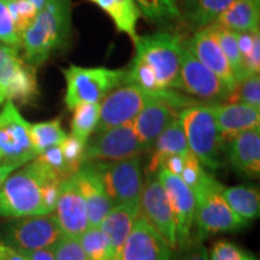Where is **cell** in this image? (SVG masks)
Instances as JSON below:
<instances>
[{"label":"cell","mask_w":260,"mask_h":260,"mask_svg":"<svg viewBox=\"0 0 260 260\" xmlns=\"http://www.w3.org/2000/svg\"><path fill=\"white\" fill-rule=\"evenodd\" d=\"M6 178L0 188V217L23 218L48 214L42 203V188L50 181H63L38 158Z\"/></svg>","instance_id":"1"},{"label":"cell","mask_w":260,"mask_h":260,"mask_svg":"<svg viewBox=\"0 0 260 260\" xmlns=\"http://www.w3.org/2000/svg\"><path fill=\"white\" fill-rule=\"evenodd\" d=\"M71 31L70 0H48L21 35L24 61L37 68L65 45Z\"/></svg>","instance_id":"2"},{"label":"cell","mask_w":260,"mask_h":260,"mask_svg":"<svg viewBox=\"0 0 260 260\" xmlns=\"http://www.w3.org/2000/svg\"><path fill=\"white\" fill-rule=\"evenodd\" d=\"M153 103L171 104L181 111L199 104L174 89L148 90L135 84L124 83L111 90L100 103V117L95 133L133 122L145 107Z\"/></svg>","instance_id":"3"},{"label":"cell","mask_w":260,"mask_h":260,"mask_svg":"<svg viewBox=\"0 0 260 260\" xmlns=\"http://www.w3.org/2000/svg\"><path fill=\"white\" fill-rule=\"evenodd\" d=\"M188 147L200 164L209 170L216 171L224 165V139L214 118L212 106L195 104L180 112Z\"/></svg>","instance_id":"4"},{"label":"cell","mask_w":260,"mask_h":260,"mask_svg":"<svg viewBox=\"0 0 260 260\" xmlns=\"http://www.w3.org/2000/svg\"><path fill=\"white\" fill-rule=\"evenodd\" d=\"M134 46L135 58L152 68L159 88L180 89L181 53L183 48V40L180 34L157 31L139 37Z\"/></svg>","instance_id":"5"},{"label":"cell","mask_w":260,"mask_h":260,"mask_svg":"<svg viewBox=\"0 0 260 260\" xmlns=\"http://www.w3.org/2000/svg\"><path fill=\"white\" fill-rule=\"evenodd\" d=\"M223 184L209 174L194 193V224L200 241L217 233H233L242 229L246 222L237 217L222 195Z\"/></svg>","instance_id":"6"},{"label":"cell","mask_w":260,"mask_h":260,"mask_svg":"<svg viewBox=\"0 0 260 260\" xmlns=\"http://www.w3.org/2000/svg\"><path fill=\"white\" fill-rule=\"evenodd\" d=\"M67 90L64 103L69 110L81 104L102 103L111 90L124 83L125 69L107 68H83L69 65L63 70Z\"/></svg>","instance_id":"7"},{"label":"cell","mask_w":260,"mask_h":260,"mask_svg":"<svg viewBox=\"0 0 260 260\" xmlns=\"http://www.w3.org/2000/svg\"><path fill=\"white\" fill-rule=\"evenodd\" d=\"M64 234L54 214L11 218L0 225V243L30 252L53 248Z\"/></svg>","instance_id":"8"},{"label":"cell","mask_w":260,"mask_h":260,"mask_svg":"<svg viewBox=\"0 0 260 260\" xmlns=\"http://www.w3.org/2000/svg\"><path fill=\"white\" fill-rule=\"evenodd\" d=\"M38 157L30 139V123L11 100L0 111V161L23 167Z\"/></svg>","instance_id":"9"},{"label":"cell","mask_w":260,"mask_h":260,"mask_svg":"<svg viewBox=\"0 0 260 260\" xmlns=\"http://www.w3.org/2000/svg\"><path fill=\"white\" fill-rule=\"evenodd\" d=\"M93 162L113 206L128 205L140 210V198L144 188L140 159Z\"/></svg>","instance_id":"10"},{"label":"cell","mask_w":260,"mask_h":260,"mask_svg":"<svg viewBox=\"0 0 260 260\" xmlns=\"http://www.w3.org/2000/svg\"><path fill=\"white\" fill-rule=\"evenodd\" d=\"M0 87L6 100L19 105L34 104L39 96L35 68L18 56V50L0 42Z\"/></svg>","instance_id":"11"},{"label":"cell","mask_w":260,"mask_h":260,"mask_svg":"<svg viewBox=\"0 0 260 260\" xmlns=\"http://www.w3.org/2000/svg\"><path fill=\"white\" fill-rule=\"evenodd\" d=\"M146 152L136 135L133 122L98 132L84 147L86 161H116L139 158Z\"/></svg>","instance_id":"12"},{"label":"cell","mask_w":260,"mask_h":260,"mask_svg":"<svg viewBox=\"0 0 260 260\" xmlns=\"http://www.w3.org/2000/svg\"><path fill=\"white\" fill-rule=\"evenodd\" d=\"M180 89L212 104L225 102L230 94L226 84L184 46L181 53Z\"/></svg>","instance_id":"13"},{"label":"cell","mask_w":260,"mask_h":260,"mask_svg":"<svg viewBox=\"0 0 260 260\" xmlns=\"http://www.w3.org/2000/svg\"><path fill=\"white\" fill-rule=\"evenodd\" d=\"M140 214L147 219L155 232L168 243L171 251L177 248L176 226L167 193L158 176L146 178L140 198Z\"/></svg>","instance_id":"14"},{"label":"cell","mask_w":260,"mask_h":260,"mask_svg":"<svg viewBox=\"0 0 260 260\" xmlns=\"http://www.w3.org/2000/svg\"><path fill=\"white\" fill-rule=\"evenodd\" d=\"M157 176L167 193L176 226L177 247H181L186 245L191 237L195 214L194 194L180 176H175L165 169H160Z\"/></svg>","instance_id":"15"},{"label":"cell","mask_w":260,"mask_h":260,"mask_svg":"<svg viewBox=\"0 0 260 260\" xmlns=\"http://www.w3.org/2000/svg\"><path fill=\"white\" fill-rule=\"evenodd\" d=\"M171 248L142 214L133 224L119 260H170Z\"/></svg>","instance_id":"16"},{"label":"cell","mask_w":260,"mask_h":260,"mask_svg":"<svg viewBox=\"0 0 260 260\" xmlns=\"http://www.w3.org/2000/svg\"><path fill=\"white\" fill-rule=\"evenodd\" d=\"M56 218L65 236L79 237L89 228L86 203L74 175L61 181L56 205Z\"/></svg>","instance_id":"17"},{"label":"cell","mask_w":260,"mask_h":260,"mask_svg":"<svg viewBox=\"0 0 260 260\" xmlns=\"http://www.w3.org/2000/svg\"><path fill=\"white\" fill-rule=\"evenodd\" d=\"M183 46L201 64L212 71L214 75H217L226 84L230 93L233 92L237 84L236 79L225 54L223 53L218 41L214 37L212 29L207 27L194 31L189 40L183 42Z\"/></svg>","instance_id":"18"},{"label":"cell","mask_w":260,"mask_h":260,"mask_svg":"<svg viewBox=\"0 0 260 260\" xmlns=\"http://www.w3.org/2000/svg\"><path fill=\"white\" fill-rule=\"evenodd\" d=\"M79 189L86 203L89 226H100L104 217L113 207L93 161H84L74 174Z\"/></svg>","instance_id":"19"},{"label":"cell","mask_w":260,"mask_h":260,"mask_svg":"<svg viewBox=\"0 0 260 260\" xmlns=\"http://www.w3.org/2000/svg\"><path fill=\"white\" fill-rule=\"evenodd\" d=\"M226 160L237 174L247 178L260 175V128L246 130L228 139Z\"/></svg>","instance_id":"20"},{"label":"cell","mask_w":260,"mask_h":260,"mask_svg":"<svg viewBox=\"0 0 260 260\" xmlns=\"http://www.w3.org/2000/svg\"><path fill=\"white\" fill-rule=\"evenodd\" d=\"M220 135L226 139L255 128H260V109L241 103L211 104Z\"/></svg>","instance_id":"21"},{"label":"cell","mask_w":260,"mask_h":260,"mask_svg":"<svg viewBox=\"0 0 260 260\" xmlns=\"http://www.w3.org/2000/svg\"><path fill=\"white\" fill-rule=\"evenodd\" d=\"M181 110L168 103H153L145 107L133 121L136 135L146 151H151L158 136L178 118Z\"/></svg>","instance_id":"22"},{"label":"cell","mask_w":260,"mask_h":260,"mask_svg":"<svg viewBox=\"0 0 260 260\" xmlns=\"http://www.w3.org/2000/svg\"><path fill=\"white\" fill-rule=\"evenodd\" d=\"M140 210L128 205H115L104 217L100 230L105 236L112 260H119L121 252Z\"/></svg>","instance_id":"23"},{"label":"cell","mask_w":260,"mask_h":260,"mask_svg":"<svg viewBox=\"0 0 260 260\" xmlns=\"http://www.w3.org/2000/svg\"><path fill=\"white\" fill-rule=\"evenodd\" d=\"M151 149L153 152H152L151 159H149L147 168H146L147 177L157 176L158 171L162 167V162L170 155H182V157H184V155L190 153L180 118L175 119L158 136Z\"/></svg>","instance_id":"24"},{"label":"cell","mask_w":260,"mask_h":260,"mask_svg":"<svg viewBox=\"0 0 260 260\" xmlns=\"http://www.w3.org/2000/svg\"><path fill=\"white\" fill-rule=\"evenodd\" d=\"M234 0H182L178 6L181 21L197 31L210 27L229 8Z\"/></svg>","instance_id":"25"},{"label":"cell","mask_w":260,"mask_h":260,"mask_svg":"<svg viewBox=\"0 0 260 260\" xmlns=\"http://www.w3.org/2000/svg\"><path fill=\"white\" fill-rule=\"evenodd\" d=\"M260 0H234L213 24L233 31H258Z\"/></svg>","instance_id":"26"},{"label":"cell","mask_w":260,"mask_h":260,"mask_svg":"<svg viewBox=\"0 0 260 260\" xmlns=\"http://www.w3.org/2000/svg\"><path fill=\"white\" fill-rule=\"evenodd\" d=\"M99 6L104 12L109 15L115 23V27L119 32H124L136 42L139 39L138 35V22L141 17L138 4L135 0H87Z\"/></svg>","instance_id":"27"},{"label":"cell","mask_w":260,"mask_h":260,"mask_svg":"<svg viewBox=\"0 0 260 260\" xmlns=\"http://www.w3.org/2000/svg\"><path fill=\"white\" fill-rule=\"evenodd\" d=\"M222 195L230 209L243 222L248 223L260 214V194L255 187H223Z\"/></svg>","instance_id":"28"},{"label":"cell","mask_w":260,"mask_h":260,"mask_svg":"<svg viewBox=\"0 0 260 260\" xmlns=\"http://www.w3.org/2000/svg\"><path fill=\"white\" fill-rule=\"evenodd\" d=\"M67 136L68 134L65 130L61 128L60 118L35 123V124L30 123L31 144L38 155L48 148L59 146L67 139Z\"/></svg>","instance_id":"29"},{"label":"cell","mask_w":260,"mask_h":260,"mask_svg":"<svg viewBox=\"0 0 260 260\" xmlns=\"http://www.w3.org/2000/svg\"><path fill=\"white\" fill-rule=\"evenodd\" d=\"M71 136L87 144L90 135L95 132L100 117V103L81 104L73 110Z\"/></svg>","instance_id":"30"},{"label":"cell","mask_w":260,"mask_h":260,"mask_svg":"<svg viewBox=\"0 0 260 260\" xmlns=\"http://www.w3.org/2000/svg\"><path fill=\"white\" fill-rule=\"evenodd\" d=\"M210 28L212 29L214 37L218 41L220 48H222L223 53L225 54L228 61H229L230 67L235 76L236 82L239 83L246 77L245 68H243V59L241 53H240L239 46H237V39L236 31L229 30L219 25L211 24Z\"/></svg>","instance_id":"31"},{"label":"cell","mask_w":260,"mask_h":260,"mask_svg":"<svg viewBox=\"0 0 260 260\" xmlns=\"http://www.w3.org/2000/svg\"><path fill=\"white\" fill-rule=\"evenodd\" d=\"M141 15L152 23H169L181 21L177 0H135Z\"/></svg>","instance_id":"32"},{"label":"cell","mask_w":260,"mask_h":260,"mask_svg":"<svg viewBox=\"0 0 260 260\" xmlns=\"http://www.w3.org/2000/svg\"><path fill=\"white\" fill-rule=\"evenodd\" d=\"M79 241L89 260H112L106 239L99 226H89L79 237Z\"/></svg>","instance_id":"33"},{"label":"cell","mask_w":260,"mask_h":260,"mask_svg":"<svg viewBox=\"0 0 260 260\" xmlns=\"http://www.w3.org/2000/svg\"><path fill=\"white\" fill-rule=\"evenodd\" d=\"M226 103H241L260 109V76L259 74L249 75L236 84L229 94Z\"/></svg>","instance_id":"34"},{"label":"cell","mask_w":260,"mask_h":260,"mask_svg":"<svg viewBox=\"0 0 260 260\" xmlns=\"http://www.w3.org/2000/svg\"><path fill=\"white\" fill-rule=\"evenodd\" d=\"M124 83L135 84V86L148 90H162L159 88L157 77H155L152 68H149L145 61L135 57L130 63L129 69L126 70Z\"/></svg>","instance_id":"35"},{"label":"cell","mask_w":260,"mask_h":260,"mask_svg":"<svg viewBox=\"0 0 260 260\" xmlns=\"http://www.w3.org/2000/svg\"><path fill=\"white\" fill-rule=\"evenodd\" d=\"M6 4H8L10 15L15 22L16 29L21 37L22 32L35 18L38 10L29 0H6Z\"/></svg>","instance_id":"36"},{"label":"cell","mask_w":260,"mask_h":260,"mask_svg":"<svg viewBox=\"0 0 260 260\" xmlns=\"http://www.w3.org/2000/svg\"><path fill=\"white\" fill-rule=\"evenodd\" d=\"M183 159L184 165L180 177L194 194L201 187V184L204 183L205 178L207 177L209 174L205 171V168L200 164V161L198 160V158L191 152L184 155Z\"/></svg>","instance_id":"37"},{"label":"cell","mask_w":260,"mask_h":260,"mask_svg":"<svg viewBox=\"0 0 260 260\" xmlns=\"http://www.w3.org/2000/svg\"><path fill=\"white\" fill-rule=\"evenodd\" d=\"M59 146L71 174H76L77 170L86 161L84 160V147H86V144L79 141L74 136L68 135L67 139Z\"/></svg>","instance_id":"38"},{"label":"cell","mask_w":260,"mask_h":260,"mask_svg":"<svg viewBox=\"0 0 260 260\" xmlns=\"http://www.w3.org/2000/svg\"><path fill=\"white\" fill-rule=\"evenodd\" d=\"M52 249L56 260H89L76 237L63 235Z\"/></svg>","instance_id":"39"},{"label":"cell","mask_w":260,"mask_h":260,"mask_svg":"<svg viewBox=\"0 0 260 260\" xmlns=\"http://www.w3.org/2000/svg\"><path fill=\"white\" fill-rule=\"evenodd\" d=\"M37 158L42 162H45L52 171L56 172L63 181L73 176L67 161H65L64 155L61 153L60 146H54V147L46 149V151L39 154Z\"/></svg>","instance_id":"40"},{"label":"cell","mask_w":260,"mask_h":260,"mask_svg":"<svg viewBox=\"0 0 260 260\" xmlns=\"http://www.w3.org/2000/svg\"><path fill=\"white\" fill-rule=\"evenodd\" d=\"M170 260H210V256L203 241L191 235L186 245L172 251Z\"/></svg>","instance_id":"41"},{"label":"cell","mask_w":260,"mask_h":260,"mask_svg":"<svg viewBox=\"0 0 260 260\" xmlns=\"http://www.w3.org/2000/svg\"><path fill=\"white\" fill-rule=\"evenodd\" d=\"M243 256L245 253L226 240H220L214 243L210 253V260H242Z\"/></svg>","instance_id":"42"},{"label":"cell","mask_w":260,"mask_h":260,"mask_svg":"<svg viewBox=\"0 0 260 260\" xmlns=\"http://www.w3.org/2000/svg\"><path fill=\"white\" fill-rule=\"evenodd\" d=\"M243 68H245L246 77L253 74H259L260 70V35H255L254 44L248 56L243 59Z\"/></svg>","instance_id":"43"},{"label":"cell","mask_w":260,"mask_h":260,"mask_svg":"<svg viewBox=\"0 0 260 260\" xmlns=\"http://www.w3.org/2000/svg\"><path fill=\"white\" fill-rule=\"evenodd\" d=\"M183 158L184 157H182V155H170L162 162L161 169H165V170H168L170 174L175 175V176H181L184 165Z\"/></svg>","instance_id":"44"},{"label":"cell","mask_w":260,"mask_h":260,"mask_svg":"<svg viewBox=\"0 0 260 260\" xmlns=\"http://www.w3.org/2000/svg\"><path fill=\"white\" fill-rule=\"evenodd\" d=\"M0 260H29V258L23 252L0 243Z\"/></svg>","instance_id":"45"},{"label":"cell","mask_w":260,"mask_h":260,"mask_svg":"<svg viewBox=\"0 0 260 260\" xmlns=\"http://www.w3.org/2000/svg\"><path fill=\"white\" fill-rule=\"evenodd\" d=\"M23 253L28 256L29 260H56V256H54L53 249L52 248L38 249V251H30V252H23Z\"/></svg>","instance_id":"46"},{"label":"cell","mask_w":260,"mask_h":260,"mask_svg":"<svg viewBox=\"0 0 260 260\" xmlns=\"http://www.w3.org/2000/svg\"><path fill=\"white\" fill-rule=\"evenodd\" d=\"M19 168H16L14 165L5 164V162L0 161V188H2L3 183H4L6 178H8L12 172H15Z\"/></svg>","instance_id":"47"},{"label":"cell","mask_w":260,"mask_h":260,"mask_svg":"<svg viewBox=\"0 0 260 260\" xmlns=\"http://www.w3.org/2000/svg\"><path fill=\"white\" fill-rule=\"evenodd\" d=\"M29 2H30L31 4L35 6V9H37L38 12H39L40 10H42L45 8V6H46L48 0H29Z\"/></svg>","instance_id":"48"},{"label":"cell","mask_w":260,"mask_h":260,"mask_svg":"<svg viewBox=\"0 0 260 260\" xmlns=\"http://www.w3.org/2000/svg\"><path fill=\"white\" fill-rule=\"evenodd\" d=\"M4 102H6V98H5L4 90H3L2 87H0V105H2V104Z\"/></svg>","instance_id":"49"},{"label":"cell","mask_w":260,"mask_h":260,"mask_svg":"<svg viewBox=\"0 0 260 260\" xmlns=\"http://www.w3.org/2000/svg\"><path fill=\"white\" fill-rule=\"evenodd\" d=\"M242 260H255L254 258H253L252 255H249V254H246L245 253V256H243V259Z\"/></svg>","instance_id":"50"}]
</instances>
